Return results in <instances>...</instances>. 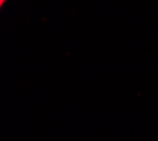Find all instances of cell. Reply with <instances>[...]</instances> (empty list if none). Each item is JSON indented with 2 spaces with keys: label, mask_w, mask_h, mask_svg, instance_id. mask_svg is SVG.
I'll list each match as a JSON object with an SVG mask.
<instances>
[{
  "label": "cell",
  "mask_w": 158,
  "mask_h": 141,
  "mask_svg": "<svg viewBox=\"0 0 158 141\" xmlns=\"http://www.w3.org/2000/svg\"><path fill=\"white\" fill-rule=\"evenodd\" d=\"M4 2H6V0H0V7H2V4H3Z\"/></svg>",
  "instance_id": "1"
}]
</instances>
